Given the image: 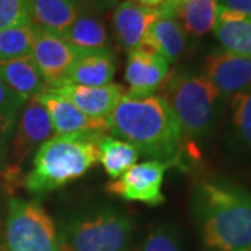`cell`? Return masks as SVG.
<instances>
[{
	"label": "cell",
	"mask_w": 251,
	"mask_h": 251,
	"mask_svg": "<svg viewBox=\"0 0 251 251\" xmlns=\"http://www.w3.org/2000/svg\"><path fill=\"white\" fill-rule=\"evenodd\" d=\"M108 131L131 144L140 153L175 163L183 148V133L159 95L134 98L125 94L106 117Z\"/></svg>",
	"instance_id": "obj_1"
},
{
	"label": "cell",
	"mask_w": 251,
	"mask_h": 251,
	"mask_svg": "<svg viewBox=\"0 0 251 251\" xmlns=\"http://www.w3.org/2000/svg\"><path fill=\"white\" fill-rule=\"evenodd\" d=\"M202 242L218 251L251 249V193L225 180H205L196 190Z\"/></svg>",
	"instance_id": "obj_2"
},
{
	"label": "cell",
	"mask_w": 251,
	"mask_h": 251,
	"mask_svg": "<svg viewBox=\"0 0 251 251\" xmlns=\"http://www.w3.org/2000/svg\"><path fill=\"white\" fill-rule=\"evenodd\" d=\"M102 134L92 131L50 137L38 148L24 186L32 194H45L80 179L99 162Z\"/></svg>",
	"instance_id": "obj_3"
},
{
	"label": "cell",
	"mask_w": 251,
	"mask_h": 251,
	"mask_svg": "<svg viewBox=\"0 0 251 251\" xmlns=\"http://www.w3.org/2000/svg\"><path fill=\"white\" fill-rule=\"evenodd\" d=\"M161 97L179 122L183 138L194 141L215 123L221 92L205 75L175 70L161 87Z\"/></svg>",
	"instance_id": "obj_4"
},
{
	"label": "cell",
	"mask_w": 251,
	"mask_h": 251,
	"mask_svg": "<svg viewBox=\"0 0 251 251\" xmlns=\"http://www.w3.org/2000/svg\"><path fill=\"white\" fill-rule=\"evenodd\" d=\"M131 237L130 218L110 208L74 216L59 233L62 251H128Z\"/></svg>",
	"instance_id": "obj_5"
},
{
	"label": "cell",
	"mask_w": 251,
	"mask_h": 251,
	"mask_svg": "<svg viewBox=\"0 0 251 251\" xmlns=\"http://www.w3.org/2000/svg\"><path fill=\"white\" fill-rule=\"evenodd\" d=\"M7 251H62L52 218L35 201L11 198L6 221Z\"/></svg>",
	"instance_id": "obj_6"
},
{
	"label": "cell",
	"mask_w": 251,
	"mask_h": 251,
	"mask_svg": "<svg viewBox=\"0 0 251 251\" xmlns=\"http://www.w3.org/2000/svg\"><path fill=\"white\" fill-rule=\"evenodd\" d=\"M171 162L152 161L135 163L120 177L110 180L106 186L110 194L148 205H159L165 201L162 194L163 176Z\"/></svg>",
	"instance_id": "obj_7"
},
{
	"label": "cell",
	"mask_w": 251,
	"mask_h": 251,
	"mask_svg": "<svg viewBox=\"0 0 251 251\" xmlns=\"http://www.w3.org/2000/svg\"><path fill=\"white\" fill-rule=\"evenodd\" d=\"M52 122L38 97L27 100V106L23 110L17 126V131L11 144L10 169L11 173L17 172L23 162L31 153L48 141L53 134Z\"/></svg>",
	"instance_id": "obj_8"
},
{
	"label": "cell",
	"mask_w": 251,
	"mask_h": 251,
	"mask_svg": "<svg viewBox=\"0 0 251 251\" xmlns=\"http://www.w3.org/2000/svg\"><path fill=\"white\" fill-rule=\"evenodd\" d=\"M80 54L63 38L41 31L32 48L31 57L42 74L48 90H53L64 82L69 69Z\"/></svg>",
	"instance_id": "obj_9"
},
{
	"label": "cell",
	"mask_w": 251,
	"mask_h": 251,
	"mask_svg": "<svg viewBox=\"0 0 251 251\" xmlns=\"http://www.w3.org/2000/svg\"><path fill=\"white\" fill-rule=\"evenodd\" d=\"M169 74V63L161 54L137 48L128 52L126 66V81L128 97L145 98L159 90Z\"/></svg>",
	"instance_id": "obj_10"
},
{
	"label": "cell",
	"mask_w": 251,
	"mask_h": 251,
	"mask_svg": "<svg viewBox=\"0 0 251 251\" xmlns=\"http://www.w3.org/2000/svg\"><path fill=\"white\" fill-rule=\"evenodd\" d=\"M202 72L221 95H234L251 90V57L214 52L205 59Z\"/></svg>",
	"instance_id": "obj_11"
},
{
	"label": "cell",
	"mask_w": 251,
	"mask_h": 251,
	"mask_svg": "<svg viewBox=\"0 0 251 251\" xmlns=\"http://www.w3.org/2000/svg\"><path fill=\"white\" fill-rule=\"evenodd\" d=\"M36 97L45 106L56 135L108 131L106 119L105 120L91 119L87 115H84L75 105H73L69 99H66L53 91L46 90L45 92Z\"/></svg>",
	"instance_id": "obj_12"
},
{
	"label": "cell",
	"mask_w": 251,
	"mask_h": 251,
	"mask_svg": "<svg viewBox=\"0 0 251 251\" xmlns=\"http://www.w3.org/2000/svg\"><path fill=\"white\" fill-rule=\"evenodd\" d=\"M53 92L69 99L84 115L95 120H105L125 95L120 84H108L103 87H84L72 82H63Z\"/></svg>",
	"instance_id": "obj_13"
},
{
	"label": "cell",
	"mask_w": 251,
	"mask_h": 251,
	"mask_svg": "<svg viewBox=\"0 0 251 251\" xmlns=\"http://www.w3.org/2000/svg\"><path fill=\"white\" fill-rule=\"evenodd\" d=\"M161 10L144 7L131 1H122L113 11V31L126 50L137 49L147 31L161 18Z\"/></svg>",
	"instance_id": "obj_14"
},
{
	"label": "cell",
	"mask_w": 251,
	"mask_h": 251,
	"mask_svg": "<svg viewBox=\"0 0 251 251\" xmlns=\"http://www.w3.org/2000/svg\"><path fill=\"white\" fill-rule=\"evenodd\" d=\"M162 16L175 18L186 34L202 36L216 23V0H168L159 7Z\"/></svg>",
	"instance_id": "obj_15"
},
{
	"label": "cell",
	"mask_w": 251,
	"mask_h": 251,
	"mask_svg": "<svg viewBox=\"0 0 251 251\" xmlns=\"http://www.w3.org/2000/svg\"><path fill=\"white\" fill-rule=\"evenodd\" d=\"M115 72V57L109 49L85 52L73 63L66 74L64 82L84 87H103L112 82Z\"/></svg>",
	"instance_id": "obj_16"
},
{
	"label": "cell",
	"mask_w": 251,
	"mask_h": 251,
	"mask_svg": "<svg viewBox=\"0 0 251 251\" xmlns=\"http://www.w3.org/2000/svg\"><path fill=\"white\" fill-rule=\"evenodd\" d=\"M0 81L25 100L48 90L31 54L0 60Z\"/></svg>",
	"instance_id": "obj_17"
},
{
	"label": "cell",
	"mask_w": 251,
	"mask_h": 251,
	"mask_svg": "<svg viewBox=\"0 0 251 251\" xmlns=\"http://www.w3.org/2000/svg\"><path fill=\"white\" fill-rule=\"evenodd\" d=\"M186 32L179 23L175 18L161 16L147 31L138 48L161 54L171 64L177 62L186 49Z\"/></svg>",
	"instance_id": "obj_18"
},
{
	"label": "cell",
	"mask_w": 251,
	"mask_h": 251,
	"mask_svg": "<svg viewBox=\"0 0 251 251\" xmlns=\"http://www.w3.org/2000/svg\"><path fill=\"white\" fill-rule=\"evenodd\" d=\"M31 20L42 31L62 36L80 13L78 0H28Z\"/></svg>",
	"instance_id": "obj_19"
},
{
	"label": "cell",
	"mask_w": 251,
	"mask_h": 251,
	"mask_svg": "<svg viewBox=\"0 0 251 251\" xmlns=\"http://www.w3.org/2000/svg\"><path fill=\"white\" fill-rule=\"evenodd\" d=\"M212 31L226 52L251 57V18L218 9Z\"/></svg>",
	"instance_id": "obj_20"
},
{
	"label": "cell",
	"mask_w": 251,
	"mask_h": 251,
	"mask_svg": "<svg viewBox=\"0 0 251 251\" xmlns=\"http://www.w3.org/2000/svg\"><path fill=\"white\" fill-rule=\"evenodd\" d=\"M60 38L80 53L109 49V38L105 25L90 13L80 11L72 25Z\"/></svg>",
	"instance_id": "obj_21"
},
{
	"label": "cell",
	"mask_w": 251,
	"mask_h": 251,
	"mask_svg": "<svg viewBox=\"0 0 251 251\" xmlns=\"http://www.w3.org/2000/svg\"><path fill=\"white\" fill-rule=\"evenodd\" d=\"M98 151L99 162L112 180L120 177L125 172L134 166L140 158V152L131 144L106 134L100 135Z\"/></svg>",
	"instance_id": "obj_22"
},
{
	"label": "cell",
	"mask_w": 251,
	"mask_h": 251,
	"mask_svg": "<svg viewBox=\"0 0 251 251\" xmlns=\"http://www.w3.org/2000/svg\"><path fill=\"white\" fill-rule=\"evenodd\" d=\"M41 31L32 20L0 31V60L31 54Z\"/></svg>",
	"instance_id": "obj_23"
},
{
	"label": "cell",
	"mask_w": 251,
	"mask_h": 251,
	"mask_svg": "<svg viewBox=\"0 0 251 251\" xmlns=\"http://www.w3.org/2000/svg\"><path fill=\"white\" fill-rule=\"evenodd\" d=\"M230 120L236 147L243 152L251 153V90L232 97Z\"/></svg>",
	"instance_id": "obj_24"
},
{
	"label": "cell",
	"mask_w": 251,
	"mask_h": 251,
	"mask_svg": "<svg viewBox=\"0 0 251 251\" xmlns=\"http://www.w3.org/2000/svg\"><path fill=\"white\" fill-rule=\"evenodd\" d=\"M25 102L27 100L23 97L0 81V138L9 134L20 109L25 105Z\"/></svg>",
	"instance_id": "obj_25"
},
{
	"label": "cell",
	"mask_w": 251,
	"mask_h": 251,
	"mask_svg": "<svg viewBox=\"0 0 251 251\" xmlns=\"http://www.w3.org/2000/svg\"><path fill=\"white\" fill-rule=\"evenodd\" d=\"M140 251H181L180 236L173 226H158L145 237Z\"/></svg>",
	"instance_id": "obj_26"
},
{
	"label": "cell",
	"mask_w": 251,
	"mask_h": 251,
	"mask_svg": "<svg viewBox=\"0 0 251 251\" xmlns=\"http://www.w3.org/2000/svg\"><path fill=\"white\" fill-rule=\"evenodd\" d=\"M31 21L28 0H0V31Z\"/></svg>",
	"instance_id": "obj_27"
},
{
	"label": "cell",
	"mask_w": 251,
	"mask_h": 251,
	"mask_svg": "<svg viewBox=\"0 0 251 251\" xmlns=\"http://www.w3.org/2000/svg\"><path fill=\"white\" fill-rule=\"evenodd\" d=\"M218 9L233 11L243 17L251 18V0H216Z\"/></svg>",
	"instance_id": "obj_28"
},
{
	"label": "cell",
	"mask_w": 251,
	"mask_h": 251,
	"mask_svg": "<svg viewBox=\"0 0 251 251\" xmlns=\"http://www.w3.org/2000/svg\"><path fill=\"white\" fill-rule=\"evenodd\" d=\"M81 1H84L85 4L90 6L91 9L95 10H108L115 7L117 4V0H81Z\"/></svg>",
	"instance_id": "obj_29"
},
{
	"label": "cell",
	"mask_w": 251,
	"mask_h": 251,
	"mask_svg": "<svg viewBox=\"0 0 251 251\" xmlns=\"http://www.w3.org/2000/svg\"><path fill=\"white\" fill-rule=\"evenodd\" d=\"M131 1L135 4H140L144 7H151V9H159L161 6H163L168 0H127Z\"/></svg>",
	"instance_id": "obj_30"
},
{
	"label": "cell",
	"mask_w": 251,
	"mask_h": 251,
	"mask_svg": "<svg viewBox=\"0 0 251 251\" xmlns=\"http://www.w3.org/2000/svg\"><path fill=\"white\" fill-rule=\"evenodd\" d=\"M247 251H251V250H247Z\"/></svg>",
	"instance_id": "obj_31"
}]
</instances>
